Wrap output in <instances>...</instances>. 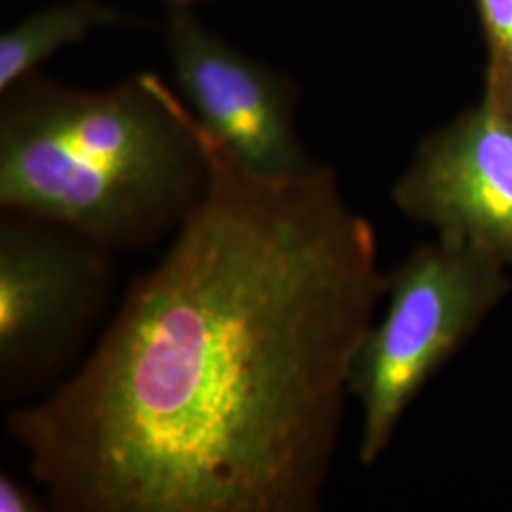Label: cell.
Masks as SVG:
<instances>
[{
  "mask_svg": "<svg viewBox=\"0 0 512 512\" xmlns=\"http://www.w3.org/2000/svg\"><path fill=\"white\" fill-rule=\"evenodd\" d=\"M52 509L12 473H0V512H44Z\"/></svg>",
  "mask_w": 512,
  "mask_h": 512,
  "instance_id": "9c48e42d",
  "label": "cell"
},
{
  "mask_svg": "<svg viewBox=\"0 0 512 512\" xmlns=\"http://www.w3.org/2000/svg\"><path fill=\"white\" fill-rule=\"evenodd\" d=\"M511 270L475 247L437 238L387 274V306L357 348L349 395L361 406L359 463L372 467L408 408L511 294Z\"/></svg>",
  "mask_w": 512,
  "mask_h": 512,
  "instance_id": "3957f363",
  "label": "cell"
},
{
  "mask_svg": "<svg viewBox=\"0 0 512 512\" xmlns=\"http://www.w3.org/2000/svg\"><path fill=\"white\" fill-rule=\"evenodd\" d=\"M183 103L232 160L264 179H293L315 162L296 133V90L281 74L239 54L190 14L169 25Z\"/></svg>",
  "mask_w": 512,
  "mask_h": 512,
  "instance_id": "5b68a950",
  "label": "cell"
},
{
  "mask_svg": "<svg viewBox=\"0 0 512 512\" xmlns=\"http://www.w3.org/2000/svg\"><path fill=\"white\" fill-rule=\"evenodd\" d=\"M488 42L484 103L512 116V0H476Z\"/></svg>",
  "mask_w": 512,
  "mask_h": 512,
  "instance_id": "ba28073f",
  "label": "cell"
},
{
  "mask_svg": "<svg viewBox=\"0 0 512 512\" xmlns=\"http://www.w3.org/2000/svg\"><path fill=\"white\" fill-rule=\"evenodd\" d=\"M393 203L512 270V116L480 103L421 145Z\"/></svg>",
  "mask_w": 512,
  "mask_h": 512,
  "instance_id": "8992f818",
  "label": "cell"
},
{
  "mask_svg": "<svg viewBox=\"0 0 512 512\" xmlns=\"http://www.w3.org/2000/svg\"><path fill=\"white\" fill-rule=\"evenodd\" d=\"M192 124L202 200L82 368L8 414L54 511L323 505L353 357L387 293L376 230L329 167L264 179Z\"/></svg>",
  "mask_w": 512,
  "mask_h": 512,
  "instance_id": "6da1fadb",
  "label": "cell"
},
{
  "mask_svg": "<svg viewBox=\"0 0 512 512\" xmlns=\"http://www.w3.org/2000/svg\"><path fill=\"white\" fill-rule=\"evenodd\" d=\"M120 19L122 14L97 0L55 4L23 19L0 38V92L31 76L57 50L76 44L95 29L114 25Z\"/></svg>",
  "mask_w": 512,
  "mask_h": 512,
  "instance_id": "52a82bcc",
  "label": "cell"
},
{
  "mask_svg": "<svg viewBox=\"0 0 512 512\" xmlns=\"http://www.w3.org/2000/svg\"><path fill=\"white\" fill-rule=\"evenodd\" d=\"M169 2H173V4H192V2H196V0H169Z\"/></svg>",
  "mask_w": 512,
  "mask_h": 512,
  "instance_id": "30bf717a",
  "label": "cell"
},
{
  "mask_svg": "<svg viewBox=\"0 0 512 512\" xmlns=\"http://www.w3.org/2000/svg\"><path fill=\"white\" fill-rule=\"evenodd\" d=\"M0 205L107 251L175 232L209 165L183 99L154 74L84 92L33 74L2 92Z\"/></svg>",
  "mask_w": 512,
  "mask_h": 512,
  "instance_id": "7a4b0ae2",
  "label": "cell"
},
{
  "mask_svg": "<svg viewBox=\"0 0 512 512\" xmlns=\"http://www.w3.org/2000/svg\"><path fill=\"white\" fill-rule=\"evenodd\" d=\"M110 251L71 228L4 211L0 219V391H37L71 363L109 302Z\"/></svg>",
  "mask_w": 512,
  "mask_h": 512,
  "instance_id": "277c9868",
  "label": "cell"
}]
</instances>
